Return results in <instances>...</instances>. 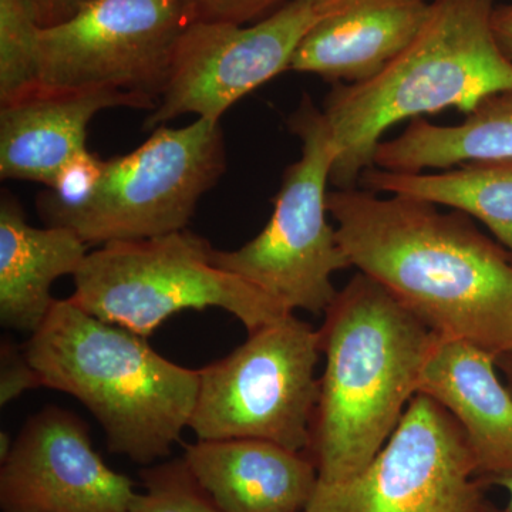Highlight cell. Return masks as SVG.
<instances>
[{"label": "cell", "mask_w": 512, "mask_h": 512, "mask_svg": "<svg viewBox=\"0 0 512 512\" xmlns=\"http://www.w3.org/2000/svg\"><path fill=\"white\" fill-rule=\"evenodd\" d=\"M322 13L320 0H289L252 25L194 20L175 47L170 76L144 128L185 114L221 121L242 97L289 70Z\"/></svg>", "instance_id": "obj_11"}, {"label": "cell", "mask_w": 512, "mask_h": 512, "mask_svg": "<svg viewBox=\"0 0 512 512\" xmlns=\"http://www.w3.org/2000/svg\"><path fill=\"white\" fill-rule=\"evenodd\" d=\"M301 157L286 168L265 228L235 251L212 249V262L274 299L286 311L320 315L335 299L332 276L348 269L336 225L328 220V191L338 148L323 111L308 94L289 117Z\"/></svg>", "instance_id": "obj_6"}, {"label": "cell", "mask_w": 512, "mask_h": 512, "mask_svg": "<svg viewBox=\"0 0 512 512\" xmlns=\"http://www.w3.org/2000/svg\"><path fill=\"white\" fill-rule=\"evenodd\" d=\"M320 18L303 37L289 70L332 84L373 79L419 35L427 0H320Z\"/></svg>", "instance_id": "obj_15"}, {"label": "cell", "mask_w": 512, "mask_h": 512, "mask_svg": "<svg viewBox=\"0 0 512 512\" xmlns=\"http://www.w3.org/2000/svg\"><path fill=\"white\" fill-rule=\"evenodd\" d=\"M43 387L42 379L29 362L25 350L2 340L0 345V404L6 406L28 390Z\"/></svg>", "instance_id": "obj_24"}, {"label": "cell", "mask_w": 512, "mask_h": 512, "mask_svg": "<svg viewBox=\"0 0 512 512\" xmlns=\"http://www.w3.org/2000/svg\"><path fill=\"white\" fill-rule=\"evenodd\" d=\"M476 512H501L498 511L497 508L493 507L490 503H487V501H483L481 503L480 507H478V510Z\"/></svg>", "instance_id": "obj_30"}, {"label": "cell", "mask_w": 512, "mask_h": 512, "mask_svg": "<svg viewBox=\"0 0 512 512\" xmlns=\"http://www.w3.org/2000/svg\"><path fill=\"white\" fill-rule=\"evenodd\" d=\"M494 485L503 487L508 494L507 512H512V477L503 478V480L495 481Z\"/></svg>", "instance_id": "obj_29"}, {"label": "cell", "mask_w": 512, "mask_h": 512, "mask_svg": "<svg viewBox=\"0 0 512 512\" xmlns=\"http://www.w3.org/2000/svg\"><path fill=\"white\" fill-rule=\"evenodd\" d=\"M319 330L293 313L200 370L198 440L256 439L305 453L319 399Z\"/></svg>", "instance_id": "obj_7"}, {"label": "cell", "mask_w": 512, "mask_h": 512, "mask_svg": "<svg viewBox=\"0 0 512 512\" xmlns=\"http://www.w3.org/2000/svg\"><path fill=\"white\" fill-rule=\"evenodd\" d=\"M350 264L441 338L512 353V254L464 212L376 192H328Z\"/></svg>", "instance_id": "obj_1"}, {"label": "cell", "mask_w": 512, "mask_h": 512, "mask_svg": "<svg viewBox=\"0 0 512 512\" xmlns=\"http://www.w3.org/2000/svg\"><path fill=\"white\" fill-rule=\"evenodd\" d=\"M195 20L245 25L271 15L289 0H183Z\"/></svg>", "instance_id": "obj_23"}, {"label": "cell", "mask_w": 512, "mask_h": 512, "mask_svg": "<svg viewBox=\"0 0 512 512\" xmlns=\"http://www.w3.org/2000/svg\"><path fill=\"white\" fill-rule=\"evenodd\" d=\"M481 160H512V93L488 97L454 126L414 119L399 137L379 144L375 167L423 173Z\"/></svg>", "instance_id": "obj_18"}, {"label": "cell", "mask_w": 512, "mask_h": 512, "mask_svg": "<svg viewBox=\"0 0 512 512\" xmlns=\"http://www.w3.org/2000/svg\"><path fill=\"white\" fill-rule=\"evenodd\" d=\"M359 187L444 205L476 218L512 254V160L468 161L440 173H393L367 168Z\"/></svg>", "instance_id": "obj_19"}, {"label": "cell", "mask_w": 512, "mask_h": 512, "mask_svg": "<svg viewBox=\"0 0 512 512\" xmlns=\"http://www.w3.org/2000/svg\"><path fill=\"white\" fill-rule=\"evenodd\" d=\"M141 478L146 491L134 495L128 512H222L184 457L147 466Z\"/></svg>", "instance_id": "obj_21"}, {"label": "cell", "mask_w": 512, "mask_h": 512, "mask_svg": "<svg viewBox=\"0 0 512 512\" xmlns=\"http://www.w3.org/2000/svg\"><path fill=\"white\" fill-rule=\"evenodd\" d=\"M497 367L503 373L505 384L512 393V353L497 357Z\"/></svg>", "instance_id": "obj_27"}, {"label": "cell", "mask_w": 512, "mask_h": 512, "mask_svg": "<svg viewBox=\"0 0 512 512\" xmlns=\"http://www.w3.org/2000/svg\"><path fill=\"white\" fill-rule=\"evenodd\" d=\"M484 485L457 421L416 394L372 463L349 480L318 483L306 512H476Z\"/></svg>", "instance_id": "obj_9"}, {"label": "cell", "mask_w": 512, "mask_h": 512, "mask_svg": "<svg viewBox=\"0 0 512 512\" xmlns=\"http://www.w3.org/2000/svg\"><path fill=\"white\" fill-rule=\"evenodd\" d=\"M40 29L29 0H0V104L42 84Z\"/></svg>", "instance_id": "obj_20"}, {"label": "cell", "mask_w": 512, "mask_h": 512, "mask_svg": "<svg viewBox=\"0 0 512 512\" xmlns=\"http://www.w3.org/2000/svg\"><path fill=\"white\" fill-rule=\"evenodd\" d=\"M497 357L467 340L436 336L417 394L439 403L466 434L484 484L512 477V393Z\"/></svg>", "instance_id": "obj_14"}, {"label": "cell", "mask_w": 512, "mask_h": 512, "mask_svg": "<svg viewBox=\"0 0 512 512\" xmlns=\"http://www.w3.org/2000/svg\"><path fill=\"white\" fill-rule=\"evenodd\" d=\"M12 446L13 443L10 441L9 434L2 431V434H0V460H6V457L9 456L10 450H12Z\"/></svg>", "instance_id": "obj_28"}, {"label": "cell", "mask_w": 512, "mask_h": 512, "mask_svg": "<svg viewBox=\"0 0 512 512\" xmlns=\"http://www.w3.org/2000/svg\"><path fill=\"white\" fill-rule=\"evenodd\" d=\"M184 460L222 512L306 511L318 487L305 453L256 439L198 440Z\"/></svg>", "instance_id": "obj_16"}, {"label": "cell", "mask_w": 512, "mask_h": 512, "mask_svg": "<svg viewBox=\"0 0 512 512\" xmlns=\"http://www.w3.org/2000/svg\"><path fill=\"white\" fill-rule=\"evenodd\" d=\"M87 0H29L40 28L59 25L72 18Z\"/></svg>", "instance_id": "obj_25"}, {"label": "cell", "mask_w": 512, "mask_h": 512, "mask_svg": "<svg viewBox=\"0 0 512 512\" xmlns=\"http://www.w3.org/2000/svg\"><path fill=\"white\" fill-rule=\"evenodd\" d=\"M89 245L72 229L28 224L15 198L0 201V323L29 332L45 322L56 299L57 279L76 275Z\"/></svg>", "instance_id": "obj_17"}, {"label": "cell", "mask_w": 512, "mask_h": 512, "mask_svg": "<svg viewBox=\"0 0 512 512\" xmlns=\"http://www.w3.org/2000/svg\"><path fill=\"white\" fill-rule=\"evenodd\" d=\"M221 121L158 127L136 150L106 160L92 201L59 227L87 245L140 241L184 231L202 195L225 173Z\"/></svg>", "instance_id": "obj_8"}, {"label": "cell", "mask_w": 512, "mask_h": 512, "mask_svg": "<svg viewBox=\"0 0 512 512\" xmlns=\"http://www.w3.org/2000/svg\"><path fill=\"white\" fill-rule=\"evenodd\" d=\"M302 512H306V511H302Z\"/></svg>", "instance_id": "obj_31"}, {"label": "cell", "mask_w": 512, "mask_h": 512, "mask_svg": "<svg viewBox=\"0 0 512 512\" xmlns=\"http://www.w3.org/2000/svg\"><path fill=\"white\" fill-rule=\"evenodd\" d=\"M25 352L43 387L70 394L96 417L111 453L150 466L190 427L200 370L170 362L144 336L70 299H56Z\"/></svg>", "instance_id": "obj_4"}, {"label": "cell", "mask_w": 512, "mask_h": 512, "mask_svg": "<svg viewBox=\"0 0 512 512\" xmlns=\"http://www.w3.org/2000/svg\"><path fill=\"white\" fill-rule=\"evenodd\" d=\"M134 495L94 451L84 421L56 406L26 421L0 470L3 512H128Z\"/></svg>", "instance_id": "obj_12"}, {"label": "cell", "mask_w": 512, "mask_h": 512, "mask_svg": "<svg viewBox=\"0 0 512 512\" xmlns=\"http://www.w3.org/2000/svg\"><path fill=\"white\" fill-rule=\"evenodd\" d=\"M494 0H430L419 35L386 69L359 84H333L323 114L338 148L330 183L359 187L383 134L406 119L454 107L471 113L512 93V63L493 30Z\"/></svg>", "instance_id": "obj_3"}, {"label": "cell", "mask_w": 512, "mask_h": 512, "mask_svg": "<svg viewBox=\"0 0 512 512\" xmlns=\"http://www.w3.org/2000/svg\"><path fill=\"white\" fill-rule=\"evenodd\" d=\"M194 20L183 0H87L72 18L40 29V82L158 101L178 39Z\"/></svg>", "instance_id": "obj_10"}, {"label": "cell", "mask_w": 512, "mask_h": 512, "mask_svg": "<svg viewBox=\"0 0 512 512\" xmlns=\"http://www.w3.org/2000/svg\"><path fill=\"white\" fill-rule=\"evenodd\" d=\"M157 101L111 87L59 89L40 84L0 104V177L53 184L70 158L87 150V128L114 107L153 110Z\"/></svg>", "instance_id": "obj_13"}, {"label": "cell", "mask_w": 512, "mask_h": 512, "mask_svg": "<svg viewBox=\"0 0 512 512\" xmlns=\"http://www.w3.org/2000/svg\"><path fill=\"white\" fill-rule=\"evenodd\" d=\"M323 315L325 369L306 456L319 483L333 484L362 473L390 439L437 335L362 272Z\"/></svg>", "instance_id": "obj_2"}, {"label": "cell", "mask_w": 512, "mask_h": 512, "mask_svg": "<svg viewBox=\"0 0 512 512\" xmlns=\"http://www.w3.org/2000/svg\"><path fill=\"white\" fill-rule=\"evenodd\" d=\"M210 242L178 231L140 241L110 242L89 252L70 301L84 312L148 336L175 313L218 308L248 333L289 315L284 306L212 262Z\"/></svg>", "instance_id": "obj_5"}, {"label": "cell", "mask_w": 512, "mask_h": 512, "mask_svg": "<svg viewBox=\"0 0 512 512\" xmlns=\"http://www.w3.org/2000/svg\"><path fill=\"white\" fill-rule=\"evenodd\" d=\"M493 30L501 52L512 63V5L495 6Z\"/></svg>", "instance_id": "obj_26"}, {"label": "cell", "mask_w": 512, "mask_h": 512, "mask_svg": "<svg viewBox=\"0 0 512 512\" xmlns=\"http://www.w3.org/2000/svg\"><path fill=\"white\" fill-rule=\"evenodd\" d=\"M104 167L106 160L84 150L60 168L49 192L37 201L47 227H59L64 218L92 201L103 178Z\"/></svg>", "instance_id": "obj_22"}]
</instances>
